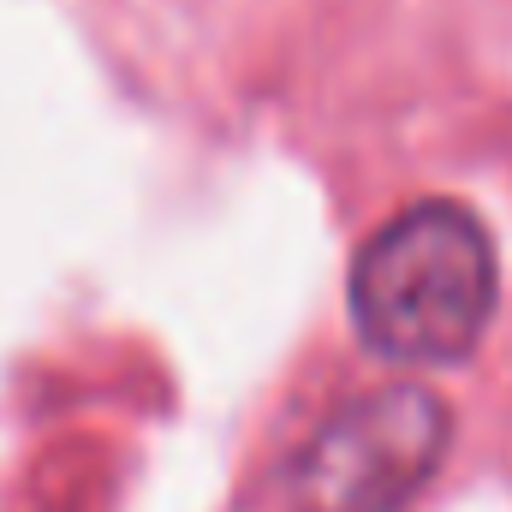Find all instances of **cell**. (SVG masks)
Instances as JSON below:
<instances>
[{"mask_svg":"<svg viewBox=\"0 0 512 512\" xmlns=\"http://www.w3.org/2000/svg\"><path fill=\"white\" fill-rule=\"evenodd\" d=\"M495 316V245L459 203L393 215L352 262V322L399 364H459Z\"/></svg>","mask_w":512,"mask_h":512,"instance_id":"6da1fadb","label":"cell"},{"mask_svg":"<svg viewBox=\"0 0 512 512\" xmlns=\"http://www.w3.org/2000/svg\"><path fill=\"white\" fill-rule=\"evenodd\" d=\"M453 417L429 387H376L334 411L286 471L292 512H399L441 471Z\"/></svg>","mask_w":512,"mask_h":512,"instance_id":"7a4b0ae2","label":"cell"}]
</instances>
